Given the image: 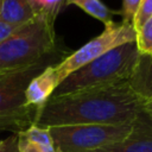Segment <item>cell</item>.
I'll return each mask as SVG.
<instances>
[{
    "label": "cell",
    "mask_w": 152,
    "mask_h": 152,
    "mask_svg": "<svg viewBox=\"0 0 152 152\" xmlns=\"http://www.w3.org/2000/svg\"><path fill=\"white\" fill-rule=\"evenodd\" d=\"M144 101L128 81L50 97L39 109V127L72 125H126L142 112Z\"/></svg>",
    "instance_id": "1"
},
{
    "label": "cell",
    "mask_w": 152,
    "mask_h": 152,
    "mask_svg": "<svg viewBox=\"0 0 152 152\" xmlns=\"http://www.w3.org/2000/svg\"><path fill=\"white\" fill-rule=\"evenodd\" d=\"M133 40H135V28L133 24L112 21L104 25V30L97 37L89 40L78 50L69 53L58 64L48 66L36 76L26 88V103L40 109L51 97L56 88L70 74L112 49Z\"/></svg>",
    "instance_id": "2"
},
{
    "label": "cell",
    "mask_w": 152,
    "mask_h": 152,
    "mask_svg": "<svg viewBox=\"0 0 152 152\" xmlns=\"http://www.w3.org/2000/svg\"><path fill=\"white\" fill-rule=\"evenodd\" d=\"M69 53L58 46L52 53L15 71L0 74V129L11 131L13 134L25 131L34 124L39 109L26 103L25 91L30 82L50 65L58 64Z\"/></svg>",
    "instance_id": "3"
},
{
    "label": "cell",
    "mask_w": 152,
    "mask_h": 152,
    "mask_svg": "<svg viewBox=\"0 0 152 152\" xmlns=\"http://www.w3.org/2000/svg\"><path fill=\"white\" fill-rule=\"evenodd\" d=\"M55 21L37 14L0 44V74L31 66L58 49Z\"/></svg>",
    "instance_id": "4"
},
{
    "label": "cell",
    "mask_w": 152,
    "mask_h": 152,
    "mask_svg": "<svg viewBox=\"0 0 152 152\" xmlns=\"http://www.w3.org/2000/svg\"><path fill=\"white\" fill-rule=\"evenodd\" d=\"M139 56L135 40L119 45L70 74L51 97L128 81Z\"/></svg>",
    "instance_id": "5"
},
{
    "label": "cell",
    "mask_w": 152,
    "mask_h": 152,
    "mask_svg": "<svg viewBox=\"0 0 152 152\" xmlns=\"http://www.w3.org/2000/svg\"><path fill=\"white\" fill-rule=\"evenodd\" d=\"M132 124L126 125H72L50 127L56 151L91 152L126 138Z\"/></svg>",
    "instance_id": "6"
},
{
    "label": "cell",
    "mask_w": 152,
    "mask_h": 152,
    "mask_svg": "<svg viewBox=\"0 0 152 152\" xmlns=\"http://www.w3.org/2000/svg\"><path fill=\"white\" fill-rule=\"evenodd\" d=\"M91 152H152V119L142 109L126 138Z\"/></svg>",
    "instance_id": "7"
},
{
    "label": "cell",
    "mask_w": 152,
    "mask_h": 152,
    "mask_svg": "<svg viewBox=\"0 0 152 152\" xmlns=\"http://www.w3.org/2000/svg\"><path fill=\"white\" fill-rule=\"evenodd\" d=\"M19 152H57L49 128L32 125L17 134Z\"/></svg>",
    "instance_id": "8"
},
{
    "label": "cell",
    "mask_w": 152,
    "mask_h": 152,
    "mask_svg": "<svg viewBox=\"0 0 152 152\" xmlns=\"http://www.w3.org/2000/svg\"><path fill=\"white\" fill-rule=\"evenodd\" d=\"M128 83L132 90L144 101L152 100V56L140 55Z\"/></svg>",
    "instance_id": "9"
},
{
    "label": "cell",
    "mask_w": 152,
    "mask_h": 152,
    "mask_svg": "<svg viewBox=\"0 0 152 152\" xmlns=\"http://www.w3.org/2000/svg\"><path fill=\"white\" fill-rule=\"evenodd\" d=\"M36 17L26 0H0V21L19 27Z\"/></svg>",
    "instance_id": "10"
},
{
    "label": "cell",
    "mask_w": 152,
    "mask_h": 152,
    "mask_svg": "<svg viewBox=\"0 0 152 152\" xmlns=\"http://www.w3.org/2000/svg\"><path fill=\"white\" fill-rule=\"evenodd\" d=\"M69 5H75L80 7L93 18L103 23V25L112 23L114 14H121L120 11L118 12L108 8L101 0H68V6Z\"/></svg>",
    "instance_id": "11"
},
{
    "label": "cell",
    "mask_w": 152,
    "mask_h": 152,
    "mask_svg": "<svg viewBox=\"0 0 152 152\" xmlns=\"http://www.w3.org/2000/svg\"><path fill=\"white\" fill-rule=\"evenodd\" d=\"M37 14L45 15L51 20H56L58 14L68 6V0H26Z\"/></svg>",
    "instance_id": "12"
},
{
    "label": "cell",
    "mask_w": 152,
    "mask_h": 152,
    "mask_svg": "<svg viewBox=\"0 0 152 152\" xmlns=\"http://www.w3.org/2000/svg\"><path fill=\"white\" fill-rule=\"evenodd\" d=\"M135 44L140 55L152 56V17L135 31Z\"/></svg>",
    "instance_id": "13"
},
{
    "label": "cell",
    "mask_w": 152,
    "mask_h": 152,
    "mask_svg": "<svg viewBox=\"0 0 152 152\" xmlns=\"http://www.w3.org/2000/svg\"><path fill=\"white\" fill-rule=\"evenodd\" d=\"M152 17V0H141L140 6L137 11V14L133 20V26L135 31L144 25Z\"/></svg>",
    "instance_id": "14"
},
{
    "label": "cell",
    "mask_w": 152,
    "mask_h": 152,
    "mask_svg": "<svg viewBox=\"0 0 152 152\" xmlns=\"http://www.w3.org/2000/svg\"><path fill=\"white\" fill-rule=\"evenodd\" d=\"M141 0H122V10L121 17H122V23L126 24H133L134 17L137 14V11L140 6Z\"/></svg>",
    "instance_id": "15"
},
{
    "label": "cell",
    "mask_w": 152,
    "mask_h": 152,
    "mask_svg": "<svg viewBox=\"0 0 152 152\" xmlns=\"http://www.w3.org/2000/svg\"><path fill=\"white\" fill-rule=\"evenodd\" d=\"M0 152H19L17 134H12L5 140H1Z\"/></svg>",
    "instance_id": "16"
},
{
    "label": "cell",
    "mask_w": 152,
    "mask_h": 152,
    "mask_svg": "<svg viewBox=\"0 0 152 152\" xmlns=\"http://www.w3.org/2000/svg\"><path fill=\"white\" fill-rule=\"evenodd\" d=\"M17 27L15 26H12L7 23H4V21H0V44L15 30Z\"/></svg>",
    "instance_id": "17"
},
{
    "label": "cell",
    "mask_w": 152,
    "mask_h": 152,
    "mask_svg": "<svg viewBox=\"0 0 152 152\" xmlns=\"http://www.w3.org/2000/svg\"><path fill=\"white\" fill-rule=\"evenodd\" d=\"M142 109H144V112L152 119V100H150V101H146V102H144V106H142Z\"/></svg>",
    "instance_id": "18"
},
{
    "label": "cell",
    "mask_w": 152,
    "mask_h": 152,
    "mask_svg": "<svg viewBox=\"0 0 152 152\" xmlns=\"http://www.w3.org/2000/svg\"><path fill=\"white\" fill-rule=\"evenodd\" d=\"M0 146H1V140H0Z\"/></svg>",
    "instance_id": "19"
},
{
    "label": "cell",
    "mask_w": 152,
    "mask_h": 152,
    "mask_svg": "<svg viewBox=\"0 0 152 152\" xmlns=\"http://www.w3.org/2000/svg\"><path fill=\"white\" fill-rule=\"evenodd\" d=\"M57 152H58V151H57Z\"/></svg>",
    "instance_id": "20"
}]
</instances>
